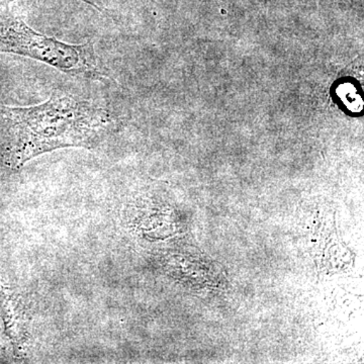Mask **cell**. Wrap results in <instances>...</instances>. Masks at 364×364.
<instances>
[{"mask_svg":"<svg viewBox=\"0 0 364 364\" xmlns=\"http://www.w3.org/2000/svg\"><path fill=\"white\" fill-rule=\"evenodd\" d=\"M112 123L102 107L56 90L43 104L0 109V150L4 164L20 168L33 158L67 147L97 145Z\"/></svg>","mask_w":364,"mask_h":364,"instance_id":"6da1fadb","label":"cell"},{"mask_svg":"<svg viewBox=\"0 0 364 364\" xmlns=\"http://www.w3.org/2000/svg\"><path fill=\"white\" fill-rule=\"evenodd\" d=\"M0 52L38 60L70 75L100 73L92 43L70 45L36 32L18 16L0 9Z\"/></svg>","mask_w":364,"mask_h":364,"instance_id":"7a4b0ae2","label":"cell"},{"mask_svg":"<svg viewBox=\"0 0 364 364\" xmlns=\"http://www.w3.org/2000/svg\"><path fill=\"white\" fill-rule=\"evenodd\" d=\"M14 1V0H0V9H2V7H6L9 6L11 2ZM80 1L85 2V4H90V6L95 7V9H97V11H102V7L98 6L97 2H95V0H80Z\"/></svg>","mask_w":364,"mask_h":364,"instance_id":"3957f363","label":"cell"}]
</instances>
